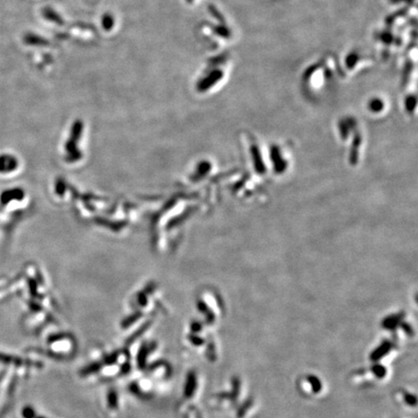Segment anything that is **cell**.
Instances as JSON below:
<instances>
[{
    "mask_svg": "<svg viewBox=\"0 0 418 418\" xmlns=\"http://www.w3.org/2000/svg\"><path fill=\"white\" fill-rule=\"evenodd\" d=\"M390 348H391V344L389 342H384L381 347H379L371 354V359L377 360L379 358H382L385 353H387L390 350Z\"/></svg>",
    "mask_w": 418,
    "mask_h": 418,
    "instance_id": "1",
    "label": "cell"
},
{
    "mask_svg": "<svg viewBox=\"0 0 418 418\" xmlns=\"http://www.w3.org/2000/svg\"><path fill=\"white\" fill-rule=\"evenodd\" d=\"M308 379H309V382L312 383L314 391V392H319V391H320V389H321V383H320V382L318 381V379H316V378H315V377H314V376H310V377H308Z\"/></svg>",
    "mask_w": 418,
    "mask_h": 418,
    "instance_id": "2",
    "label": "cell"
},
{
    "mask_svg": "<svg viewBox=\"0 0 418 418\" xmlns=\"http://www.w3.org/2000/svg\"><path fill=\"white\" fill-rule=\"evenodd\" d=\"M405 398H406V402L409 404V405H412V406H416V403H417V398L415 397V396H413L412 394L410 395V394H406V396H405Z\"/></svg>",
    "mask_w": 418,
    "mask_h": 418,
    "instance_id": "3",
    "label": "cell"
},
{
    "mask_svg": "<svg viewBox=\"0 0 418 418\" xmlns=\"http://www.w3.org/2000/svg\"><path fill=\"white\" fill-rule=\"evenodd\" d=\"M374 370H375L376 375L378 377H380V378H382V377H383L385 375V370H384V368L382 367V366H376V367H374Z\"/></svg>",
    "mask_w": 418,
    "mask_h": 418,
    "instance_id": "4",
    "label": "cell"
}]
</instances>
